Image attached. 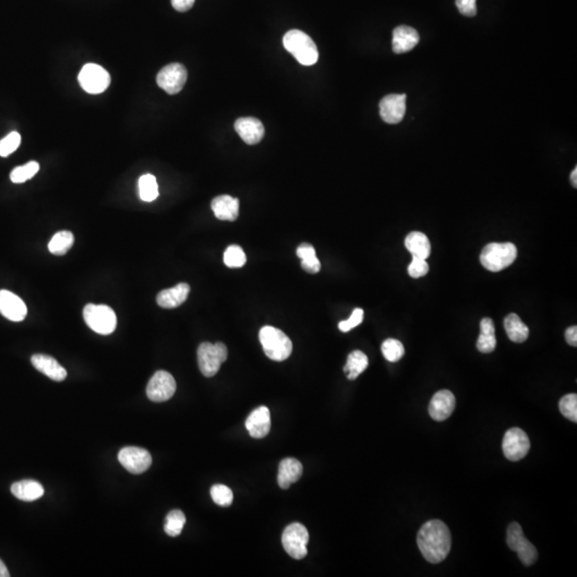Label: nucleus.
<instances>
[{
	"label": "nucleus",
	"instance_id": "79ce46f5",
	"mask_svg": "<svg viewBox=\"0 0 577 577\" xmlns=\"http://www.w3.org/2000/svg\"><path fill=\"white\" fill-rule=\"evenodd\" d=\"M195 0H171V5L177 11L187 12L193 8Z\"/></svg>",
	"mask_w": 577,
	"mask_h": 577
},
{
	"label": "nucleus",
	"instance_id": "b1692460",
	"mask_svg": "<svg viewBox=\"0 0 577 577\" xmlns=\"http://www.w3.org/2000/svg\"><path fill=\"white\" fill-rule=\"evenodd\" d=\"M11 492L21 501H35L44 495V488L35 480H21L12 484Z\"/></svg>",
	"mask_w": 577,
	"mask_h": 577
},
{
	"label": "nucleus",
	"instance_id": "473e14b6",
	"mask_svg": "<svg viewBox=\"0 0 577 577\" xmlns=\"http://www.w3.org/2000/svg\"><path fill=\"white\" fill-rule=\"evenodd\" d=\"M39 170H40V165L37 162H29L25 165L19 166V167L12 170L10 179L13 183L19 184V183H24L27 180L33 179Z\"/></svg>",
	"mask_w": 577,
	"mask_h": 577
},
{
	"label": "nucleus",
	"instance_id": "f257e3e1",
	"mask_svg": "<svg viewBox=\"0 0 577 577\" xmlns=\"http://www.w3.org/2000/svg\"><path fill=\"white\" fill-rule=\"evenodd\" d=\"M417 544L424 559L436 565L447 558L451 549V533L444 522L432 519L419 531Z\"/></svg>",
	"mask_w": 577,
	"mask_h": 577
},
{
	"label": "nucleus",
	"instance_id": "dca6fc26",
	"mask_svg": "<svg viewBox=\"0 0 577 577\" xmlns=\"http://www.w3.org/2000/svg\"><path fill=\"white\" fill-rule=\"evenodd\" d=\"M0 313L10 321L21 322L27 316L24 300L7 290H0Z\"/></svg>",
	"mask_w": 577,
	"mask_h": 577
},
{
	"label": "nucleus",
	"instance_id": "c85d7f7f",
	"mask_svg": "<svg viewBox=\"0 0 577 577\" xmlns=\"http://www.w3.org/2000/svg\"><path fill=\"white\" fill-rule=\"evenodd\" d=\"M298 258L302 259V268L306 272L317 274L321 270V264L316 256V250L310 244H302L296 250Z\"/></svg>",
	"mask_w": 577,
	"mask_h": 577
},
{
	"label": "nucleus",
	"instance_id": "ddd939ff",
	"mask_svg": "<svg viewBox=\"0 0 577 577\" xmlns=\"http://www.w3.org/2000/svg\"><path fill=\"white\" fill-rule=\"evenodd\" d=\"M118 458L128 472L135 475L144 473L152 464L150 452L139 447H124L120 450Z\"/></svg>",
	"mask_w": 577,
	"mask_h": 577
},
{
	"label": "nucleus",
	"instance_id": "ea45409f",
	"mask_svg": "<svg viewBox=\"0 0 577 577\" xmlns=\"http://www.w3.org/2000/svg\"><path fill=\"white\" fill-rule=\"evenodd\" d=\"M408 275L413 278L424 277L428 274L429 264L424 259L413 258L408 268Z\"/></svg>",
	"mask_w": 577,
	"mask_h": 577
},
{
	"label": "nucleus",
	"instance_id": "f704fd0d",
	"mask_svg": "<svg viewBox=\"0 0 577 577\" xmlns=\"http://www.w3.org/2000/svg\"><path fill=\"white\" fill-rule=\"evenodd\" d=\"M382 353L387 361L396 363L404 356V347L399 340L387 339L383 343Z\"/></svg>",
	"mask_w": 577,
	"mask_h": 577
},
{
	"label": "nucleus",
	"instance_id": "1a4fd4ad",
	"mask_svg": "<svg viewBox=\"0 0 577 577\" xmlns=\"http://www.w3.org/2000/svg\"><path fill=\"white\" fill-rule=\"evenodd\" d=\"M78 82L88 94H102L110 87V75L101 65L87 63L78 75Z\"/></svg>",
	"mask_w": 577,
	"mask_h": 577
},
{
	"label": "nucleus",
	"instance_id": "4be33fe9",
	"mask_svg": "<svg viewBox=\"0 0 577 577\" xmlns=\"http://www.w3.org/2000/svg\"><path fill=\"white\" fill-rule=\"evenodd\" d=\"M303 475V465L296 458H288L282 460L278 468V484L282 489L286 490L298 482Z\"/></svg>",
	"mask_w": 577,
	"mask_h": 577
},
{
	"label": "nucleus",
	"instance_id": "a19ab883",
	"mask_svg": "<svg viewBox=\"0 0 577 577\" xmlns=\"http://www.w3.org/2000/svg\"><path fill=\"white\" fill-rule=\"evenodd\" d=\"M456 5L461 15L465 17H475L477 15L476 0H456Z\"/></svg>",
	"mask_w": 577,
	"mask_h": 577
},
{
	"label": "nucleus",
	"instance_id": "412c9836",
	"mask_svg": "<svg viewBox=\"0 0 577 577\" xmlns=\"http://www.w3.org/2000/svg\"><path fill=\"white\" fill-rule=\"evenodd\" d=\"M189 291H191V286L184 284V282H182V284L173 286V288H166V290L160 292L157 298H156V302L162 308L173 309V308L179 307L184 303L189 298Z\"/></svg>",
	"mask_w": 577,
	"mask_h": 577
},
{
	"label": "nucleus",
	"instance_id": "bb28decb",
	"mask_svg": "<svg viewBox=\"0 0 577 577\" xmlns=\"http://www.w3.org/2000/svg\"><path fill=\"white\" fill-rule=\"evenodd\" d=\"M506 331L508 337L511 341L517 343H525L528 339L529 329L526 324L524 323L519 316L515 313L508 314L503 321Z\"/></svg>",
	"mask_w": 577,
	"mask_h": 577
},
{
	"label": "nucleus",
	"instance_id": "4c0bfd02",
	"mask_svg": "<svg viewBox=\"0 0 577 577\" xmlns=\"http://www.w3.org/2000/svg\"><path fill=\"white\" fill-rule=\"evenodd\" d=\"M21 137L17 132H12L7 137L0 141V156L7 157L10 154L17 151L21 144Z\"/></svg>",
	"mask_w": 577,
	"mask_h": 577
},
{
	"label": "nucleus",
	"instance_id": "7c9ffc66",
	"mask_svg": "<svg viewBox=\"0 0 577 577\" xmlns=\"http://www.w3.org/2000/svg\"><path fill=\"white\" fill-rule=\"evenodd\" d=\"M139 187V197L144 203H152L159 197V185L155 177L152 175H144L138 182Z\"/></svg>",
	"mask_w": 577,
	"mask_h": 577
},
{
	"label": "nucleus",
	"instance_id": "5701e85b",
	"mask_svg": "<svg viewBox=\"0 0 577 577\" xmlns=\"http://www.w3.org/2000/svg\"><path fill=\"white\" fill-rule=\"evenodd\" d=\"M215 217L221 221H233L239 217L240 201L229 195H221L211 203Z\"/></svg>",
	"mask_w": 577,
	"mask_h": 577
},
{
	"label": "nucleus",
	"instance_id": "cd10ccee",
	"mask_svg": "<svg viewBox=\"0 0 577 577\" xmlns=\"http://www.w3.org/2000/svg\"><path fill=\"white\" fill-rule=\"evenodd\" d=\"M368 357L363 352L353 351L347 356V365H345V372L347 373V379L354 381L356 379L365 369L368 368Z\"/></svg>",
	"mask_w": 577,
	"mask_h": 577
},
{
	"label": "nucleus",
	"instance_id": "7ed1b4c3",
	"mask_svg": "<svg viewBox=\"0 0 577 577\" xmlns=\"http://www.w3.org/2000/svg\"><path fill=\"white\" fill-rule=\"evenodd\" d=\"M259 338L264 353L272 361H284L291 355L293 350L291 340L280 329L264 326L261 329Z\"/></svg>",
	"mask_w": 577,
	"mask_h": 577
},
{
	"label": "nucleus",
	"instance_id": "e433bc0d",
	"mask_svg": "<svg viewBox=\"0 0 577 577\" xmlns=\"http://www.w3.org/2000/svg\"><path fill=\"white\" fill-rule=\"evenodd\" d=\"M213 501L221 507H229L233 501V493L224 484H215L211 488Z\"/></svg>",
	"mask_w": 577,
	"mask_h": 577
},
{
	"label": "nucleus",
	"instance_id": "2eb2a0df",
	"mask_svg": "<svg viewBox=\"0 0 577 577\" xmlns=\"http://www.w3.org/2000/svg\"><path fill=\"white\" fill-rule=\"evenodd\" d=\"M456 408V397L447 389L438 391L429 405V414L436 422H444L449 418Z\"/></svg>",
	"mask_w": 577,
	"mask_h": 577
},
{
	"label": "nucleus",
	"instance_id": "2f4dec72",
	"mask_svg": "<svg viewBox=\"0 0 577 577\" xmlns=\"http://www.w3.org/2000/svg\"><path fill=\"white\" fill-rule=\"evenodd\" d=\"M187 523V517L181 510H173L168 513L165 519L164 529L165 533L170 537H178L181 535L182 531L184 528Z\"/></svg>",
	"mask_w": 577,
	"mask_h": 577
},
{
	"label": "nucleus",
	"instance_id": "9b49d317",
	"mask_svg": "<svg viewBox=\"0 0 577 577\" xmlns=\"http://www.w3.org/2000/svg\"><path fill=\"white\" fill-rule=\"evenodd\" d=\"M187 71L181 63H170L160 71L156 83L168 94H177L187 84Z\"/></svg>",
	"mask_w": 577,
	"mask_h": 577
},
{
	"label": "nucleus",
	"instance_id": "f8f14e48",
	"mask_svg": "<svg viewBox=\"0 0 577 577\" xmlns=\"http://www.w3.org/2000/svg\"><path fill=\"white\" fill-rule=\"evenodd\" d=\"M177 383L167 371H157L151 377L147 386V396L153 402H165L173 398Z\"/></svg>",
	"mask_w": 577,
	"mask_h": 577
},
{
	"label": "nucleus",
	"instance_id": "c756f323",
	"mask_svg": "<svg viewBox=\"0 0 577 577\" xmlns=\"http://www.w3.org/2000/svg\"><path fill=\"white\" fill-rule=\"evenodd\" d=\"M74 244V235L70 231H60L51 238L49 250L56 256H63L70 250Z\"/></svg>",
	"mask_w": 577,
	"mask_h": 577
},
{
	"label": "nucleus",
	"instance_id": "39448f33",
	"mask_svg": "<svg viewBox=\"0 0 577 577\" xmlns=\"http://www.w3.org/2000/svg\"><path fill=\"white\" fill-rule=\"evenodd\" d=\"M199 369L205 377H212L218 372L223 363L228 359V350L224 343H203L197 351Z\"/></svg>",
	"mask_w": 577,
	"mask_h": 577
},
{
	"label": "nucleus",
	"instance_id": "aec40b11",
	"mask_svg": "<svg viewBox=\"0 0 577 577\" xmlns=\"http://www.w3.org/2000/svg\"><path fill=\"white\" fill-rule=\"evenodd\" d=\"M419 35L408 26H399L393 33V51L396 54H404L412 51L419 43Z\"/></svg>",
	"mask_w": 577,
	"mask_h": 577
},
{
	"label": "nucleus",
	"instance_id": "0eeeda50",
	"mask_svg": "<svg viewBox=\"0 0 577 577\" xmlns=\"http://www.w3.org/2000/svg\"><path fill=\"white\" fill-rule=\"evenodd\" d=\"M507 544L513 552L517 553L519 560L529 567L537 561V551L535 545L524 535L523 529L519 524H510L507 531Z\"/></svg>",
	"mask_w": 577,
	"mask_h": 577
},
{
	"label": "nucleus",
	"instance_id": "4468645a",
	"mask_svg": "<svg viewBox=\"0 0 577 577\" xmlns=\"http://www.w3.org/2000/svg\"><path fill=\"white\" fill-rule=\"evenodd\" d=\"M406 112V94H389L379 102L381 118L388 124L402 121Z\"/></svg>",
	"mask_w": 577,
	"mask_h": 577
},
{
	"label": "nucleus",
	"instance_id": "72a5a7b5",
	"mask_svg": "<svg viewBox=\"0 0 577 577\" xmlns=\"http://www.w3.org/2000/svg\"><path fill=\"white\" fill-rule=\"evenodd\" d=\"M246 255L242 247L238 245H231L226 249L224 254V262L228 268H242L246 264Z\"/></svg>",
	"mask_w": 577,
	"mask_h": 577
},
{
	"label": "nucleus",
	"instance_id": "6e6552de",
	"mask_svg": "<svg viewBox=\"0 0 577 577\" xmlns=\"http://www.w3.org/2000/svg\"><path fill=\"white\" fill-rule=\"evenodd\" d=\"M309 533L307 528L300 523L290 524L282 533V542L284 551L292 558L303 559L307 555Z\"/></svg>",
	"mask_w": 577,
	"mask_h": 577
},
{
	"label": "nucleus",
	"instance_id": "f3484780",
	"mask_svg": "<svg viewBox=\"0 0 577 577\" xmlns=\"http://www.w3.org/2000/svg\"><path fill=\"white\" fill-rule=\"evenodd\" d=\"M234 128L240 137L250 146L259 144L261 140L264 139V132H266L262 122L252 117H246V118H240L236 120Z\"/></svg>",
	"mask_w": 577,
	"mask_h": 577
},
{
	"label": "nucleus",
	"instance_id": "a211bd4d",
	"mask_svg": "<svg viewBox=\"0 0 577 577\" xmlns=\"http://www.w3.org/2000/svg\"><path fill=\"white\" fill-rule=\"evenodd\" d=\"M245 426L252 438H266L270 430V410L266 406H260L252 411L246 419Z\"/></svg>",
	"mask_w": 577,
	"mask_h": 577
},
{
	"label": "nucleus",
	"instance_id": "6ab92c4d",
	"mask_svg": "<svg viewBox=\"0 0 577 577\" xmlns=\"http://www.w3.org/2000/svg\"><path fill=\"white\" fill-rule=\"evenodd\" d=\"M31 363L37 371H40L55 382H62L68 375L67 370L63 368L62 365L56 359L49 356V355L35 354L31 357Z\"/></svg>",
	"mask_w": 577,
	"mask_h": 577
},
{
	"label": "nucleus",
	"instance_id": "58836bf2",
	"mask_svg": "<svg viewBox=\"0 0 577 577\" xmlns=\"http://www.w3.org/2000/svg\"><path fill=\"white\" fill-rule=\"evenodd\" d=\"M363 320V310L361 309V308H356V309L354 310L353 313H352L351 317H350V319L345 320V321L340 322L338 327H339L340 331H343V333H347V331H351V329H355L356 326L361 325Z\"/></svg>",
	"mask_w": 577,
	"mask_h": 577
},
{
	"label": "nucleus",
	"instance_id": "9d476101",
	"mask_svg": "<svg viewBox=\"0 0 577 577\" xmlns=\"http://www.w3.org/2000/svg\"><path fill=\"white\" fill-rule=\"evenodd\" d=\"M531 450V440L525 431L511 428L506 432L503 440V451L510 461L517 462L525 458Z\"/></svg>",
	"mask_w": 577,
	"mask_h": 577
},
{
	"label": "nucleus",
	"instance_id": "393cba45",
	"mask_svg": "<svg viewBox=\"0 0 577 577\" xmlns=\"http://www.w3.org/2000/svg\"><path fill=\"white\" fill-rule=\"evenodd\" d=\"M405 247L408 248L413 258L427 260L430 257V241L424 233L418 232V231L411 232L405 239Z\"/></svg>",
	"mask_w": 577,
	"mask_h": 577
},
{
	"label": "nucleus",
	"instance_id": "423d86ee",
	"mask_svg": "<svg viewBox=\"0 0 577 577\" xmlns=\"http://www.w3.org/2000/svg\"><path fill=\"white\" fill-rule=\"evenodd\" d=\"M84 319L100 335H110L117 327V316L110 306L88 304L84 309Z\"/></svg>",
	"mask_w": 577,
	"mask_h": 577
},
{
	"label": "nucleus",
	"instance_id": "37998d69",
	"mask_svg": "<svg viewBox=\"0 0 577 577\" xmlns=\"http://www.w3.org/2000/svg\"><path fill=\"white\" fill-rule=\"evenodd\" d=\"M566 340L569 345L572 347L577 345V326H571L566 331Z\"/></svg>",
	"mask_w": 577,
	"mask_h": 577
},
{
	"label": "nucleus",
	"instance_id": "c03bdc74",
	"mask_svg": "<svg viewBox=\"0 0 577 577\" xmlns=\"http://www.w3.org/2000/svg\"><path fill=\"white\" fill-rule=\"evenodd\" d=\"M10 573L8 571L7 567H6L5 563L1 561L0 559V577H9Z\"/></svg>",
	"mask_w": 577,
	"mask_h": 577
},
{
	"label": "nucleus",
	"instance_id": "f03ea898",
	"mask_svg": "<svg viewBox=\"0 0 577 577\" xmlns=\"http://www.w3.org/2000/svg\"><path fill=\"white\" fill-rule=\"evenodd\" d=\"M284 46L303 65H312L319 59V51L311 37L303 31L293 29L284 37Z\"/></svg>",
	"mask_w": 577,
	"mask_h": 577
},
{
	"label": "nucleus",
	"instance_id": "a18cd8bd",
	"mask_svg": "<svg viewBox=\"0 0 577 577\" xmlns=\"http://www.w3.org/2000/svg\"><path fill=\"white\" fill-rule=\"evenodd\" d=\"M571 183H572L573 187L576 189L577 187V168H574L573 170L572 173H571Z\"/></svg>",
	"mask_w": 577,
	"mask_h": 577
},
{
	"label": "nucleus",
	"instance_id": "a878e982",
	"mask_svg": "<svg viewBox=\"0 0 577 577\" xmlns=\"http://www.w3.org/2000/svg\"><path fill=\"white\" fill-rule=\"evenodd\" d=\"M480 331L481 333L477 340L478 351L484 354L492 353L497 345L493 320L490 318L482 319L480 323Z\"/></svg>",
	"mask_w": 577,
	"mask_h": 577
},
{
	"label": "nucleus",
	"instance_id": "20e7f679",
	"mask_svg": "<svg viewBox=\"0 0 577 577\" xmlns=\"http://www.w3.org/2000/svg\"><path fill=\"white\" fill-rule=\"evenodd\" d=\"M517 248L513 243H491L480 255L482 266L490 272H501L515 262Z\"/></svg>",
	"mask_w": 577,
	"mask_h": 577
},
{
	"label": "nucleus",
	"instance_id": "c9c22d12",
	"mask_svg": "<svg viewBox=\"0 0 577 577\" xmlns=\"http://www.w3.org/2000/svg\"><path fill=\"white\" fill-rule=\"evenodd\" d=\"M559 410L563 416L573 422H577V396L576 393H569L561 398Z\"/></svg>",
	"mask_w": 577,
	"mask_h": 577
}]
</instances>
